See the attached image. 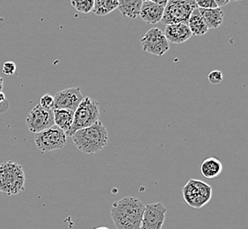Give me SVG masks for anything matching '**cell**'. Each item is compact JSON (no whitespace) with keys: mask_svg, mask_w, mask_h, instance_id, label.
<instances>
[{"mask_svg":"<svg viewBox=\"0 0 248 229\" xmlns=\"http://www.w3.org/2000/svg\"><path fill=\"white\" fill-rule=\"evenodd\" d=\"M145 205L133 196H125L113 203L111 218L116 229H139Z\"/></svg>","mask_w":248,"mask_h":229,"instance_id":"1","label":"cell"},{"mask_svg":"<svg viewBox=\"0 0 248 229\" xmlns=\"http://www.w3.org/2000/svg\"><path fill=\"white\" fill-rule=\"evenodd\" d=\"M77 149L86 154H95L102 151L108 141V134L100 121L84 129L77 131L72 136Z\"/></svg>","mask_w":248,"mask_h":229,"instance_id":"2","label":"cell"},{"mask_svg":"<svg viewBox=\"0 0 248 229\" xmlns=\"http://www.w3.org/2000/svg\"><path fill=\"white\" fill-rule=\"evenodd\" d=\"M24 169L18 163L8 161L0 165V192L5 196L25 191Z\"/></svg>","mask_w":248,"mask_h":229,"instance_id":"3","label":"cell"},{"mask_svg":"<svg viewBox=\"0 0 248 229\" xmlns=\"http://www.w3.org/2000/svg\"><path fill=\"white\" fill-rule=\"evenodd\" d=\"M100 110L99 103L92 100L90 97H84L80 104L74 111V118L72 127L66 133V136L72 137L78 130L92 126L99 121Z\"/></svg>","mask_w":248,"mask_h":229,"instance_id":"4","label":"cell"},{"mask_svg":"<svg viewBox=\"0 0 248 229\" xmlns=\"http://www.w3.org/2000/svg\"><path fill=\"white\" fill-rule=\"evenodd\" d=\"M183 199L192 208L200 209L212 197V188L204 181L190 179L182 189Z\"/></svg>","mask_w":248,"mask_h":229,"instance_id":"5","label":"cell"},{"mask_svg":"<svg viewBox=\"0 0 248 229\" xmlns=\"http://www.w3.org/2000/svg\"><path fill=\"white\" fill-rule=\"evenodd\" d=\"M196 8L195 0H168L161 22L165 25L187 23L191 14Z\"/></svg>","mask_w":248,"mask_h":229,"instance_id":"6","label":"cell"},{"mask_svg":"<svg viewBox=\"0 0 248 229\" xmlns=\"http://www.w3.org/2000/svg\"><path fill=\"white\" fill-rule=\"evenodd\" d=\"M66 134L54 125L41 132L34 134V143L42 153L62 149L66 144Z\"/></svg>","mask_w":248,"mask_h":229,"instance_id":"7","label":"cell"},{"mask_svg":"<svg viewBox=\"0 0 248 229\" xmlns=\"http://www.w3.org/2000/svg\"><path fill=\"white\" fill-rule=\"evenodd\" d=\"M142 49L145 52L161 57L168 51L170 44L168 43L164 32L157 28L148 30L140 40Z\"/></svg>","mask_w":248,"mask_h":229,"instance_id":"8","label":"cell"},{"mask_svg":"<svg viewBox=\"0 0 248 229\" xmlns=\"http://www.w3.org/2000/svg\"><path fill=\"white\" fill-rule=\"evenodd\" d=\"M26 124L29 131L34 134L50 128L55 125L53 110H44L37 104L27 115Z\"/></svg>","mask_w":248,"mask_h":229,"instance_id":"9","label":"cell"},{"mask_svg":"<svg viewBox=\"0 0 248 229\" xmlns=\"http://www.w3.org/2000/svg\"><path fill=\"white\" fill-rule=\"evenodd\" d=\"M167 208L161 202L145 205L139 229H161Z\"/></svg>","mask_w":248,"mask_h":229,"instance_id":"10","label":"cell"},{"mask_svg":"<svg viewBox=\"0 0 248 229\" xmlns=\"http://www.w3.org/2000/svg\"><path fill=\"white\" fill-rule=\"evenodd\" d=\"M83 99L84 96L79 87H72L59 91L54 96L55 109L75 111Z\"/></svg>","mask_w":248,"mask_h":229,"instance_id":"11","label":"cell"},{"mask_svg":"<svg viewBox=\"0 0 248 229\" xmlns=\"http://www.w3.org/2000/svg\"><path fill=\"white\" fill-rule=\"evenodd\" d=\"M164 34L168 43L182 44L192 36L188 25L185 22L167 25Z\"/></svg>","mask_w":248,"mask_h":229,"instance_id":"12","label":"cell"},{"mask_svg":"<svg viewBox=\"0 0 248 229\" xmlns=\"http://www.w3.org/2000/svg\"><path fill=\"white\" fill-rule=\"evenodd\" d=\"M164 10L165 6L163 5H157L148 1H143L139 16L142 20L148 24H157L162 19Z\"/></svg>","mask_w":248,"mask_h":229,"instance_id":"13","label":"cell"},{"mask_svg":"<svg viewBox=\"0 0 248 229\" xmlns=\"http://www.w3.org/2000/svg\"><path fill=\"white\" fill-rule=\"evenodd\" d=\"M199 9L201 16L208 29H217L224 21V13L221 8L214 9Z\"/></svg>","mask_w":248,"mask_h":229,"instance_id":"14","label":"cell"},{"mask_svg":"<svg viewBox=\"0 0 248 229\" xmlns=\"http://www.w3.org/2000/svg\"><path fill=\"white\" fill-rule=\"evenodd\" d=\"M222 170L223 165L217 158H207L201 164V174L206 179H214L219 177Z\"/></svg>","mask_w":248,"mask_h":229,"instance_id":"15","label":"cell"},{"mask_svg":"<svg viewBox=\"0 0 248 229\" xmlns=\"http://www.w3.org/2000/svg\"><path fill=\"white\" fill-rule=\"evenodd\" d=\"M143 0H118V11L125 18L135 19L140 13Z\"/></svg>","mask_w":248,"mask_h":229,"instance_id":"16","label":"cell"},{"mask_svg":"<svg viewBox=\"0 0 248 229\" xmlns=\"http://www.w3.org/2000/svg\"><path fill=\"white\" fill-rule=\"evenodd\" d=\"M54 123L59 129L63 131L65 134L72 127V122L74 118V111L62 109H55L53 110Z\"/></svg>","mask_w":248,"mask_h":229,"instance_id":"17","label":"cell"},{"mask_svg":"<svg viewBox=\"0 0 248 229\" xmlns=\"http://www.w3.org/2000/svg\"><path fill=\"white\" fill-rule=\"evenodd\" d=\"M187 25L190 29L192 35H203L209 31L201 16L198 8L194 10L193 13L191 14L190 17L187 20Z\"/></svg>","mask_w":248,"mask_h":229,"instance_id":"18","label":"cell"},{"mask_svg":"<svg viewBox=\"0 0 248 229\" xmlns=\"http://www.w3.org/2000/svg\"><path fill=\"white\" fill-rule=\"evenodd\" d=\"M118 8V0H94L93 13L98 16H104Z\"/></svg>","mask_w":248,"mask_h":229,"instance_id":"19","label":"cell"},{"mask_svg":"<svg viewBox=\"0 0 248 229\" xmlns=\"http://www.w3.org/2000/svg\"><path fill=\"white\" fill-rule=\"evenodd\" d=\"M72 6L82 14H89L93 9L94 0H71Z\"/></svg>","mask_w":248,"mask_h":229,"instance_id":"20","label":"cell"},{"mask_svg":"<svg viewBox=\"0 0 248 229\" xmlns=\"http://www.w3.org/2000/svg\"><path fill=\"white\" fill-rule=\"evenodd\" d=\"M39 105L41 106L44 110H55V100H54V96H50V95H48V94L43 95V96H42V98L40 99Z\"/></svg>","mask_w":248,"mask_h":229,"instance_id":"21","label":"cell"},{"mask_svg":"<svg viewBox=\"0 0 248 229\" xmlns=\"http://www.w3.org/2000/svg\"><path fill=\"white\" fill-rule=\"evenodd\" d=\"M197 8L200 9H214L217 5L214 0H195Z\"/></svg>","mask_w":248,"mask_h":229,"instance_id":"22","label":"cell"},{"mask_svg":"<svg viewBox=\"0 0 248 229\" xmlns=\"http://www.w3.org/2000/svg\"><path fill=\"white\" fill-rule=\"evenodd\" d=\"M208 80H209L210 84H212V85H218L221 82H223V73H222V72L218 71V70L212 71L208 75Z\"/></svg>","mask_w":248,"mask_h":229,"instance_id":"23","label":"cell"},{"mask_svg":"<svg viewBox=\"0 0 248 229\" xmlns=\"http://www.w3.org/2000/svg\"><path fill=\"white\" fill-rule=\"evenodd\" d=\"M2 72L5 75H14L15 72H16V65L15 63L12 62V61H8V62H5L3 65V68H2Z\"/></svg>","mask_w":248,"mask_h":229,"instance_id":"24","label":"cell"},{"mask_svg":"<svg viewBox=\"0 0 248 229\" xmlns=\"http://www.w3.org/2000/svg\"><path fill=\"white\" fill-rule=\"evenodd\" d=\"M214 1H215V3L218 8L226 6L230 3V0H214Z\"/></svg>","mask_w":248,"mask_h":229,"instance_id":"25","label":"cell"},{"mask_svg":"<svg viewBox=\"0 0 248 229\" xmlns=\"http://www.w3.org/2000/svg\"><path fill=\"white\" fill-rule=\"evenodd\" d=\"M143 1H148V2H152V3H155L157 5H163V6H166L167 5L168 0H143Z\"/></svg>","mask_w":248,"mask_h":229,"instance_id":"26","label":"cell"},{"mask_svg":"<svg viewBox=\"0 0 248 229\" xmlns=\"http://www.w3.org/2000/svg\"><path fill=\"white\" fill-rule=\"evenodd\" d=\"M5 102H7V100H6L5 94L3 92H0V105L4 104Z\"/></svg>","mask_w":248,"mask_h":229,"instance_id":"27","label":"cell"},{"mask_svg":"<svg viewBox=\"0 0 248 229\" xmlns=\"http://www.w3.org/2000/svg\"><path fill=\"white\" fill-rule=\"evenodd\" d=\"M3 89H4V80L2 77L0 76V92H3Z\"/></svg>","mask_w":248,"mask_h":229,"instance_id":"28","label":"cell"},{"mask_svg":"<svg viewBox=\"0 0 248 229\" xmlns=\"http://www.w3.org/2000/svg\"><path fill=\"white\" fill-rule=\"evenodd\" d=\"M94 229H109L108 228H107V227H98V228H95Z\"/></svg>","mask_w":248,"mask_h":229,"instance_id":"29","label":"cell"},{"mask_svg":"<svg viewBox=\"0 0 248 229\" xmlns=\"http://www.w3.org/2000/svg\"><path fill=\"white\" fill-rule=\"evenodd\" d=\"M237 1H241V0H230V2H237Z\"/></svg>","mask_w":248,"mask_h":229,"instance_id":"30","label":"cell"}]
</instances>
